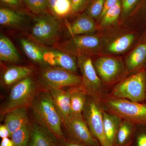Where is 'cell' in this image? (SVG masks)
Listing matches in <instances>:
<instances>
[{
  "label": "cell",
  "instance_id": "cell-1",
  "mask_svg": "<svg viewBox=\"0 0 146 146\" xmlns=\"http://www.w3.org/2000/svg\"><path fill=\"white\" fill-rule=\"evenodd\" d=\"M31 105L40 124L50 131L58 140L65 137L61 128L62 119L49 92L36 95Z\"/></svg>",
  "mask_w": 146,
  "mask_h": 146
},
{
  "label": "cell",
  "instance_id": "cell-2",
  "mask_svg": "<svg viewBox=\"0 0 146 146\" xmlns=\"http://www.w3.org/2000/svg\"><path fill=\"white\" fill-rule=\"evenodd\" d=\"M60 20L50 13L36 16L33 21L31 36L44 47H54L59 42L62 27Z\"/></svg>",
  "mask_w": 146,
  "mask_h": 146
},
{
  "label": "cell",
  "instance_id": "cell-3",
  "mask_svg": "<svg viewBox=\"0 0 146 146\" xmlns=\"http://www.w3.org/2000/svg\"><path fill=\"white\" fill-rule=\"evenodd\" d=\"M37 84L31 76L13 85L8 98L1 106V116L16 108L31 105L37 95Z\"/></svg>",
  "mask_w": 146,
  "mask_h": 146
},
{
  "label": "cell",
  "instance_id": "cell-4",
  "mask_svg": "<svg viewBox=\"0 0 146 146\" xmlns=\"http://www.w3.org/2000/svg\"><path fill=\"white\" fill-rule=\"evenodd\" d=\"M38 80L48 91L64 87H80L82 84L80 76L63 68L52 66L42 68L39 73Z\"/></svg>",
  "mask_w": 146,
  "mask_h": 146
},
{
  "label": "cell",
  "instance_id": "cell-5",
  "mask_svg": "<svg viewBox=\"0 0 146 146\" xmlns=\"http://www.w3.org/2000/svg\"><path fill=\"white\" fill-rule=\"evenodd\" d=\"M146 73L143 69L115 87L113 95L118 98L140 102L146 96Z\"/></svg>",
  "mask_w": 146,
  "mask_h": 146
},
{
  "label": "cell",
  "instance_id": "cell-6",
  "mask_svg": "<svg viewBox=\"0 0 146 146\" xmlns=\"http://www.w3.org/2000/svg\"><path fill=\"white\" fill-rule=\"evenodd\" d=\"M106 105L115 115L130 122L146 125V105L123 99L108 100Z\"/></svg>",
  "mask_w": 146,
  "mask_h": 146
},
{
  "label": "cell",
  "instance_id": "cell-7",
  "mask_svg": "<svg viewBox=\"0 0 146 146\" xmlns=\"http://www.w3.org/2000/svg\"><path fill=\"white\" fill-rule=\"evenodd\" d=\"M101 42L98 36L92 35H80L59 42L52 48L77 56H89L99 48Z\"/></svg>",
  "mask_w": 146,
  "mask_h": 146
},
{
  "label": "cell",
  "instance_id": "cell-8",
  "mask_svg": "<svg viewBox=\"0 0 146 146\" xmlns=\"http://www.w3.org/2000/svg\"><path fill=\"white\" fill-rule=\"evenodd\" d=\"M84 120L93 136L100 146H111L105 134L103 113L96 102L89 101L84 110Z\"/></svg>",
  "mask_w": 146,
  "mask_h": 146
},
{
  "label": "cell",
  "instance_id": "cell-9",
  "mask_svg": "<svg viewBox=\"0 0 146 146\" xmlns=\"http://www.w3.org/2000/svg\"><path fill=\"white\" fill-rule=\"evenodd\" d=\"M77 58L78 66L81 73V88L87 94H99L102 89V80L97 74L91 58L89 56L86 55L79 56Z\"/></svg>",
  "mask_w": 146,
  "mask_h": 146
},
{
  "label": "cell",
  "instance_id": "cell-10",
  "mask_svg": "<svg viewBox=\"0 0 146 146\" xmlns=\"http://www.w3.org/2000/svg\"><path fill=\"white\" fill-rule=\"evenodd\" d=\"M63 123L71 138L88 146H100L91 133L82 115H71Z\"/></svg>",
  "mask_w": 146,
  "mask_h": 146
},
{
  "label": "cell",
  "instance_id": "cell-11",
  "mask_svg": "<svg viewBox=\"0 0 146 146\" xmlns=\"http://www.w3.org/2000/svg\"><path fill=\"white\" fill-rule=\"evenodd\" d=\"M97 74L102 81L110 83L115 80L123 71L122 63L114 58H100L94 63Z\"/></svg>",
  "mask_w": 146,
  "mask_h": 146
},
{
  "label": "cell",
  "instance_id": "cell-12",
  "mask_svg": "<svg viewBox=\"0 0 146 146\" xmlns=\"http://www.w3.org/2000/svg\"><path fill=\"white\" fill-rule=\"evenodd\" d=\"M44 59L46 65L63 68L76 73L77 71V58L76 56L52 48H45Z\"/></svg>",
  "mask_w": 146,
  "mask_h": 146
},
{
  "label": "cell",
  "instance_id": "cell-13",
  "mask_svg": "<svg viewBox=\"0 0 146 146\" xmlns=\"http://www.w3.org/2000/svg\"><path fill=\"white\" fill-rule=\"evenodd\" d=\"M31 129V135L28 146H58L57 138L40 124H34Z\"/></svg>",
  "mask_w": 146,
  "mask_h": 146
},
{
  "label": "cell",
  "instance_id": "cell-14",
  "mask_svg": "<svg viewBox=\"0 0 146 146\" xmlns=\"http://www.w3.org/2000/svg\"><path fill=\"white\" fill-rule=\"evenodd\" d=\"M49 91L63 123L71 114L70 91H65L62 89H52Z\"/></svg>",
  "mask_w": 146,
  "mask_h": 146
},
{
  "label": "cell",
  "instance_id": "cell-15",
  "mask_svg": "<svg viewBox=\"0 0 146 146\" xmlns=\"http://www.w3.org/2000/svg\"><path fill=\"white\" fill-rule=\"evenodd\" d=\"M67 33L72 36L89 34L94 31L96 25L94 19L86 13L79 15L75 20L67 26Z\"/></svg>",
  "mask_w": 146,
  "mask_h": 146
},
{
  "label": "cell",
  "instance_id": "cell-16",
  "mask_svg": "<svg viewBox=\"0 0 146 146\" xmlns=\"http://www.w3.org/2000/svg\"><path fill=\"white\" fill-rule=\"evenodd\" d=\"M33 72V68L29 66H11L7 68L3 73L1 82L4 86L14 85L23 79L31 76Z\"/></svg>",
  "mask_w": 146,
  "mask_h": 146
},
{
  "label": "cell",
  "instance_id": "cell-17",
  "mask_svg": "<svg viewBox=\"0 0 146 146\" xmlns=\"http://www.w3.org/2000/svg\"><path fill=\"white\" fill-rule=\"evenodd\" d=\"M29 123L26 108H16L5 115L4 125L8 128L10 137L16 131L24 126L28 125Z\"/></svg>",
  "mask_w": 146,
  "mask_h": 146
},
{
  "label": "cell",
  "instance_id": "cell-18",
  "mask_svg": "<svg viewBox=\"0 0 146 146\" xmlns=\"http://www.w3.org/2000/svg\"><path fill=\"white\" fill-rule=\"evenodd\" d=\"M20 43L24 52L31 60L40 65H46L44 59V47L25 38H20Z\"/></svg>",
  "mask_w": 146,
  "mask_h": 146
},
{
  "label": "cell",
  "instance_id": "cell-19",
  "mask_svg": "<svg viewBox=\"0 0 146 146\" xmlns=\"http://www.w3.org/2000/svg\"><path fill=\"white\" fill-rule=\"evenodd\" d=\"M0 60L7 63L21 62L20 54L10 39L1 33L0 35Z\"/></svg>",
  "mask_w": 146,
  "mask_h": 146
},
{
  "label": "cell",
  "instance_id": "cell-20",
  "mask_svg": "<svg viewBox=\"0 0 146 146\" xmlns=\"http://www.w3.org/2000/svg\"><path fill=\"white\" fill-rule=\"evenodd\" d=\"M25 12L1 6L0 8V24L4 27H18L25 22Z\"/></svg>",
  "mask_w": 146,
  "mask_h": 146
},
{
  "label": "cell",
  "instance_id": "cell-21",
  "mask_svg": "<svg viewBox=\"0 0 146 146\" xmlns=\"http://www.w3.org/2000/svg\"><path fill=\"white\" fill-rule=\"evenodd\" d=\"M104 127L105 136L111 146H116V138L121 118L115 115L103 112Z\"/></svg>",
  "mask_w": 146,
  "mask_h": 146
},
{
  "label": "cell",
  "instance_id": "cell-22",
  "mask_svg": "<svg viewBox=\"0 0 146 146\" xmlns=\"http://www.w3.org/2000/svg\"><path fill=\"white\" fill-rule=\"evenodd\" d=\"M49 11L59 19L66 18L72 14L71 0H47Z\"/></svg>",
  "mask_w": 146,
  "mask_h": 146
},
{
  "label": "cell",
  "instance_id": "cell-23",
  "mask_svg": "<svg viewBox=\"0 0 146 146\" xmlns=\"http://www.w3.org/2000/svg\"><path fill=\"white\" fill-rule=\"evenodd\" d=\"M78 87L70 89L71 115H81L83 113L86 103V92Z\"/></svg>",
  "mask_w": 146,
  "mask_h": 146
},
{
  "label": "cell",
  "instance_id": "cell-24",
  "mask_svg": "<svg viewBox=\"0 0 146 146\" xmlns=\"http://www.w3.org/2000/svg\"><path fill=\"white\" fill-rule=\"evenodd\" d=\"M146 61V43L141 42L135 49L127 60V66L129 71L141 67Z\"/></svg>",
  "mask_w": 146,
  "mask_h": 146
},
{
  "label": "cell",
  "instance_id": "cell-25",
  "mask_svg": "<svg viewBox=\"0 0 146 146\" xmlns=\"http://www.w3.org/2000/svg\"><path fill=\"white\" fill-rule=\"evenodd\" d=\"M133 123L125 120L121 123L116 138V146H127L133 133Z\"/></svg>",
  "mask_w": 146,
  "mask_h": 146
},
{
  "label": "cell",
  "instance_id": "cell-26",
  "mask_svg": "<svg viewBox=\"0 0 146 146\" xmlns=\"http://www.w3.org/2000/svg\"><path fill=\"white\" fill-rule=\"evenodd\" d=\"M135 39L133 34L125 35L118 37L109 45L108 50L109 52L119 54L124 52L130 46Z\"/></svg>",
  "mask_w": 146,
  "mask_h": 146
},
{
  "label": "cell",
  "instance_id": "cell-27",
  "mask_svg": "<svg viewBox=\"0 0 146 146\" xmlns=\"http://www.w3.org/2000/svg\"><path fill=\"white\" fill-rule=\"evenodd\" d=\"M31 128L26 125L16 131L11 136L14 146H28L31 135Z\"/></svg>",
  "mask_w": 146,
  "mask_h": 146
},
{
  "label": "cell",
  "instance_id": "cell-28",
  "mask_svg": "<svg viewBox=\"0 0 146 146\" xmlns=\"http://www.w3.org/2000/svg\"><path fill=\"white\" fill-rule=\"evenodd\" d=\"M121 2L119 0L115 5L110 7L101 17V25L102 27L109 26L117 20L121 13Z\"/></svg>",
  "mask_w": 146,
  "mask_h": 146
},
{
  "label": "cell",
  "instance_id": "cell-29",
  "mask_svg": "<svg viewBox=\"0 0 146 146\" xmlns=\"http://www.w3.org/2000/svg\"><path fill=\"white\" fill-rule=\"evenodd\" d=\"M25 2L27 9L36 16L50 13L47 0H25Z\"/></svg>",
  "mask_w": 146,
  "mask_h": 146
},
{
  "label": "cell",
  "instance_id": "cell-30",
  "mask_svg": "<svg viewBox=\"0 0 146 146\" xmlns=\"http://www.w3.org/2000/svg\"><path fill=\"white\" fill-rule=\"evenodd\" d=\"M105 0H92L85 9V13L93 18H100L104 7Z\"/></svg>",
  "mask_w": 146,
  "mask_h": 146
},
{
  "label": "cell",
  "instance_id": "cell-31",
  "mask_svg": "<svg viewBox=\"0 0 146 146\" xmlns=\"http://www.w3.org/2000/svg\"><path fill=\"white\" fill-rule=\"evenodd\" d=\"M142 0H121V13L123 17H126L138 7Z\"/></svg>",
  "mask_w": 146,
  "mask_h": 146
},
{
  "label": "cell",
  "instance_id": "cell-32",
  "mask_svg": "<svg viewBox=\"0 0 146 146\" xmlns=\"http://www.w3.org/2000/svg\"><path fill=\"white\" fill-rule=\"evenodd\" d=\"M1 4L5 7L25 12L26 8H27L25 3V0H0Z\"/></svg>",
  "mask_w": 146,
  "mask_h": 146
},
{
  "label": "cell",
  "instance_id": "cell-33",
  "mask_svg": "<svg viewBox=\"0 0 146 146\" xmlns=\"http://www.w3.org/2000/svg\"><path fill=\"white\" fill-rule=\"evenodd\" d=\"M72 14H77L86 9L89 3V0H71Z\"/></svg>",
  "mask_w": 146,
  "mask_h": 146
},
{
  "label": "cell",
  "instance_id": "cell-34",
  "mask_svg": "<svg viewBox=\"0 0 146 146\" xmlns=\"http://www.w3.org/2000/svg\"><path fill=\"white\" fill-rule=\"evenodd\" d=\"M58 140V146H88L73 138L64 137Z\"/></svg>",
  "mask_w": 146,
  "mask_h": 146
},
{
  "label": "cell",
  "instance_id": "cell-35",
  "mask_svg": "<svg viewBox=\"0 0 146 146\" xmlns=\"http://www.w3.org/2000/svg\"><path fill=\"white\" fill-rule=\"evenodd\" d=\"M138 14L142 23L146 27V0H142L138 7Z\"/></svg>",
  "mask_w": 146,
  "mask_h": 146
},
{
  "label": "cell",
  "instance_id": "cell-36",
  "mask_svg": "<svg viewBox=\"0 0 146 146\" xmlns=\"http://www.w3.org/2000/svg\"><path fill=\"white\" fill-rule=\"evenodd\" d=\"M136 146H146V131H143L137 135L136 139Z\"/></svg>",
  "mask_w": 146,
  "mask_h": 146
},
{
  "label": "cell",
  "instance_id": "cell-37",
  "mask_svg": "<svg viewBox=\"0 0 146 146\" xmlns=\"http://www.w3.org/2000/svg\"><path fill=\"white\" fill-rule=\"evenodd\" d=\"M119 1V0H105L103 10L101 15L100 16V18L103 16L104 14L109 8L115 5Z\"/></svg>",
  "mask_w": 146,
  "mask_h": 146
},
{
  "label": "cell",
  "instance_id": "cell-38",
  "mask_svg": "<svg viewBox=\"0 0 146 146\" xmlns=\"http://www.w3.org/2000/svg\"><path fill=\"white\" fill-rule=\"evenodd\" d=\"M10 137V133L8 128L5 125H1L0 126V137L2 138Z\"/></svg>",
  "mask_w": 146,
  "mask_h": 146
},
{
  "label": "cell",
  "instance_id": "cell-39",
  "mask_svg": "<svg viewBox=\"0 0 146 146\" xmlns=\"http://www.w3.org/2000/svg\"><path fill=\"white\" fill-rule=\"evenodd\" d=\"M0 146H14L13 141L8 137L2 138Z\"/></svg>",
  "mask_w": 146,
  "mask_h": 146
},
{
  "label": "cell",
  "instance_id": "cell-40",
  "mask_svg": "<svg viewBox=\"0 0 146 146\" xmlns=\"http://www.w3.org/2000/svg\"><path fill=\"white\" fill-rule=\"evenodd\" d=\"M142 42H145L146 43V32L144 34L143 36V39H142Z\"/></svg>",
  "mask_w": 146,
  "mask_h": 146
}]
</instances>
